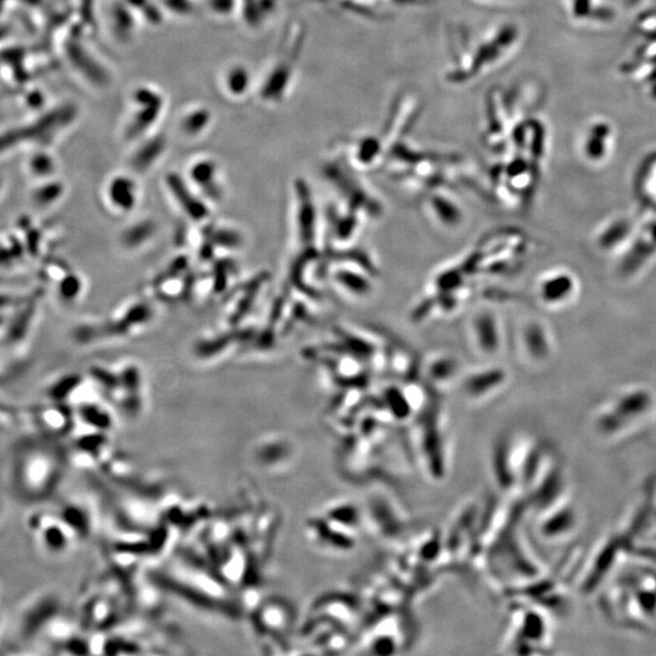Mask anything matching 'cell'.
I'll return each mask as SVG.
<instances>
[{
    "instance_id": "8",
    "label": "cell",
    "mask_w": 656,
    "mask_h": 656,
    "mask_svg": "<svg viewBox=\"0 0 656 656\" xmlns=\"http://www.w3.org/2000/svg\"><path fill=\"white\" fill-rule=\"evenodd\" d=\"M426 375L434 385H449L459 373V364L447 355L431 357L426 365Z\"/></svg>"
},
{
    "instance_id": "2",
    "label": "cell",
    "mask_w": 656,
    "mask_h": 656,
    "mask_svg": "<svg viewBox=\"0 0 656 656\" xmlns=\"http://www.w3.org/2000/svg\"><path fill=\"white\" fill-rule=\"evenodd\" d=\"M364 519L377 536L387 539L398 537L408 526L398 507L385 496L370 497L364 508Z\"/></svg>"
},
{
    "instance_id": "7",
    "label": "cell",
    "mask_w": 656,
    "mask_h": 656,
    "mask_svg": "<svg viewBox=\"0 0 656 656\" xmlns=\"http://www.w3.org/2000/svg\"><path fill=\"white\" fill-rule=\"evenodd\" d=\"M325 518L355 535H357L361 526L365 525L364 511L357 503L349 500L336 502L328 508Z\"/></svg>"
},
{
    "instance_id": "6",
    "label": "cell",
    "mask_w": 656,
    "mask_h": 656,
    "mask_svg": "<svg viewBox=\"0 0 656 656\" xmlns=\"http://www.w3.org/2000/svg\"><path fill=\"white\" fill-rule=\"evenodd\" d=\"M333 280L341 291L345 292V295H349L348 298L352 299H364L373 292L372 282L366 274L364 275L352 267H341L334 272Z\"/></svg>"
},
{
    "instance_id": "4",
    "label": "cell",
    "mask_w": 656,
    "mask_h": 656,
    "mask_svg": "<svg viewBox=\"0 0 656 656\" xmlns=\"http://www.w3.org/2000/svg\"><path fill=\"white\" fill-rule=\"evenodd\" d=\"M506 380L505 372L498 368L480 370L474 372L464 380L463 390L465 396L470 400H485L491 398L493 393L501 389Z\"/></svg>"
},
{
    "instance_id": "5",
    "label": "cell",
    "mask_w": 656,
    "mask_h": 656,
    "mask_svg": "<svg viewBox=\"0 0 656 656\" xmlns=\"http://www.w3.org/2000/svg\"><path fill=\"white\" fill-rule=\"evenodd\" d=\"M426 208L429 216L434 221L447 229L462 224L464 214L462 208L455 200L442 195H434L426 200Z\"/></svg>"
},
{
    "instance_id": "1",
    "label": "cell",
    "mask_w": 656,
    "mask_h": 656,
    "mask_svg": "<svg viewBox=\"0 0 656 656\" xmlns=\"http://www.w3.org/2000/svg\"><path fill=\"white\" fill-rule=\"evenodd\" d=\"M415 449L421 462L424 465L426 473L431 479L440 480L446 474L445 445L444 435L441 433L438 418H426V422L419 423L416 428Z\"/></svg>"
},
{
    "instance_id": "3",
    "label": "cell",
    "mask_w": 656,
    "mask_h": 656,
    "mask_svg": "<svg viewBox=\"0 0 656 656\" xmlns=\"http://www.w3.org/2000/svg\"><path fill=\"white\" fill-rule=\"evenodd\" d=\"M469 336L474 347L485 357L496 355L501 350V322L488 308L478 310L473 315L469 322Z\"/></svg>"
},
{
    "instance_id": "9",
    "label": "cell",
    "mask_w": 656,
    "mask_h": 656,
    "mask_svg": "<svg viewBox=\"0 0 656 656\" xmlns=\"http://www.w3.org/2000/svg\"><path fill=\"white\" fill-rule=\"evenodd\" d=\"M110 198L121 211H131L135 204V185L127 178H116L110 185Z\"/></svg>"
}]
</instances>
